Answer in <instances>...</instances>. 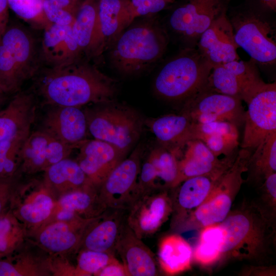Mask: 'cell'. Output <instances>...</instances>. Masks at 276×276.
I'll return each mask as SVG.
<instances>
[{
    "label": "cell",
    "mask_w": 276,
    "mask_h": 276,
    "mask_svg": "<svg viewBox=\"0 0 276 276\" xmlns=\"http://www.w3.org/2000/svg\"><path fill=\"white\" fill-rule=\"evenodd\" d=\"M33 92L50 106L81 107L114 101L117 82L93 65L81 62L39 70Z\"/></svg>",
    "instance_id": "obj_1"
},
{
    "label": "cell",
    "mask_w": 276,
    "mask_h": 276,
    "mask_svg": "<svg viewBox=\"0 0 276 276\" xmlns=\"http://www.w3.org/2000/svg\"><path fill=\"white\" fill-rule=\"evenodd\" d=\"M223 242L220 267L230 261L267 265L275 247V218L256 201H245L219 223Z\"/></svg>",
    "instance_id": "obj_2"
},
{
    "label": "cell",
    "mask_w": 276,
    "mask_h": 276,
    "mask_svg": "<svg viewBox=\"0 0 276 276\" xmlns=\"http://www.w3.org/2000/svg\"><path fill=\"white\" fill-rule=\"evenodd\" d=\"M168 42V33L158 22H139L124 31L112 44L110 61L123 74L138 73L163 56Z\"/></svg>",
    "instance_id": "obj_3"
},
{
    "label": "cell",
    "mask_w": 276,
    "mask_h": 276,
    "mask_svg": "<svg viewBox=\"0 0 276 276\" xmlns=\"http://www.w3.org/2000/svg\"><path fill=\"white\" fill-rule=\"evenodd\" d=\"M41 63L31 33L19 25H8L0 40V88L11 94L20 91L36 75Z\"/></svg>",
    "instance_id": "obj_4"
},
{
    "label": "cell",
    "mask_w": 276,
    "mask_h": 276,
    "mask_svg": "<svg viewBox=\"0 0 276 276\" xmlns=\"http://www.w3.org/2000/svg\"><path fill=\"white\" fill-rule=\"evenodd\" d=\"M212 68L196 48H185L162 66L154 91L164 99L183 102L205 85Z\"/></svg>",
    "instance_id": "obj_5"
},
{
    "label": "cell",
    "mask_w": 276,
    "mask_h": 276,
    "mask_svg": "<svg viewBox=\"0 0 276 276\" xmlns=\"http://www.w3.org/2000/svg\"><path fill=\"white\" fill-rule=\"evenodd\" d=\"M252 151L243 149L238 151L232 166L217 179L205 200L190 213L175 231L183 232L201 229L221 222L231 211L233 202L245 180Z\"/></svg>",
    "instance_id": "obj_6"
},
{
    "label": "cell",
    "mask_w": 276,
    "mask_h": 276,
    "mask_svg": "<svg viewBox=\"0 0 276 276\" xmlns=\"http://www.w3.org/2000/svg\"><path fill=\"white\" fill-rule=\"evenodd\" d=\"M95 105L84 110L88 132L127 156L141 135L142 118L133 108L114 101Z\"/></svg>",
    "instance_id": "obj_7"
},
{
    "label": "cell",
    "mask_w": 276,
    "mask_h": 276,
    "mask_svg": "<svg viewBox=\"0 0 276 276\" xmlns=\"http://www.w3.org/2000/svg\"><path fill=\"white\" fill-rule=\"evenodd\" d=\"M227 18L235 40L257 65L271 67L276 62V26L274 20L252 9L232 12Z\"/></svg>",
    "instance_id": "obj_8"
},
{
    "label": "cell",
    "mask_w": 276,
    "mask_h": 276,
    "mask_svg": "<svg viewBox=\"0 0 276 276\" xmlns=\"http://www.w3.org/2000/svg\"><path fill=\"white\" fill-rule=\"evenodd\" d=\"M226 13V0H187L172 11L168 24L185 48H196L201 35L215 20Z\"/></svg>",
    "instance_id": "obj_9"
},
{
    "label": "cell",
    "mask_w": 276,
    "mask_h": 276,
    "mask_svg": "<svg viewBox=\"0 0 276 276\" xmlns=\"http://www.w3.org/2000/svg\"><path fill=\"white\" fill-rule=\"evenodd\" d=\"M182 103L181 113L194 123L226 121L238 127L244 122L242 100L211 90L206 84Z\"/></svg>",
    "instance_id": "obj_10"
},
{
    "label": "cell",
    "mask_w": 276,
    "mask_h": 276,
    "mask_svg": "<svg viewBox=\"0 0 276 276\" xmlns=\"http://www.w3.org/2000/svg\"><path fill=\"white\" fill-rule=\"evenodd\" d=\"M53 195L44 179L24 185L16 182L9 209L24 224L27 234L35 233L49 221L55 205Z\"/></svg>",
    "instance_id": "obj_11"
},
{
    "label": "cell",
    "mask_w": 276,
    "mask_h": 276,
    "mask_svg": "<svg viewBox=\"0 0 276 276\" xmlns=\"http://www.w3.org/2000/svg\"><path fill=\"white\" fill-rule=\"evenodd\" d=\"M241 147L254 150L268 136L276 132V84L265 83L246 103Z\"/></svg>",
    "instance_id": "obj_12"
},
{
    "label": "cell",
    "mask_w": 276,
    "mask_h": 276,
    "mask_svg": "<svg viewBox=\"0 0 276 276\" xmlns=\"http://www.w3.org/2000/svg\"><path fill=\"white\" fill-rule=\"evenodd\" d=\"M141 154L140 148H136L112 170L99 188V196L107 208L127 211L136 198Z\"/></svg>",
    "instance_id": "obj_13"
},
{
    "label": "cell",
    "mask_w": 276,
    "mask_h": 276,
    "mask_svg": "<svg viewBox=\"0 0 276 276\" xmlns=\"http://www.w3.org/2000/svg\"><path fill=\"white\" fill-rule=\"evenodd\" d=\"M172 212L169 191L155 190L137 197L127 211L126 223L142 239L157 232Z\"/></svg>",
    "instance_id": "obj_14"
},
{
    "label": "cell",
    "mask_w": 276,
    "mask_h": 276,
    "mask_svg": "<svg viewBox=\"0 0 276 276\" xmlns=\"http://www.w3.org/2000/svg\"><path fill=\"white\" fill-rule=\"evenodd\" d=\"M225 171L190 177L170 189L173 208L170 223L172 229L175 231L205 200Z\"/></svg>",
    "instance_id": "obj_15"
},
{
    "label": "cell",
    "mask_w": 276,
    "mask_h": 276,
    "mask_svg": "<svg viewBox=\"0 0 276 276\" xmlns=\"http://www.w3.org/2000/svg\"><path fill=\"white\" fill-rule=\"evenodd\" d=\"M50 107L44 117L41 130L74 149L78 148L87 139L84 111L78 107Z\"/></svg>",
    "instance_id": "obj_16"
},
{
    "label": "cell",
    "mask_w": 276,
    "mask_h": 276,
    "mask_svg": "<svg viewBox=\"0 0 276 276\" xmlns=\"http://www.w3.org/2000/svg\"><path fill=\"white\" fill-rule=\"evenodd\" d=\"M73 149L41 130L30 133L22 149L21 170L29 174L44 171L68 157Z\"/></svg>",
    "instance_id": "obj_17"
},
{
    "label": "cell",
    "mask_w": 276,
    "mask_h": 276,
    "mask_svg": "<svg viewBox=\"0 0 276 276\" xmlns=\"http://www.w3.org/2000/svg\"><path fill=\"white\" fill-rule=\"evenodd\" d=\"M78 149L79 152L76 161L98 190L112 170L126 157L111 144L95 139H86Z\"/></svg>",
    "instance_id": "obj_18"
},
{
    "label": "cell",
    "mask_w": 276,
    "mask_h": 276,
    "mask_svg": "<svg viewBox=\"0 0 276 276\" xmlns=\"http://www.w3.org/2000/svg\"><path fill=\"white\" fill-rule=\"evenodd\" d=\"M196 48L213 66L239 60L237 52L239 47L227 14L212 23L201 35Z\"/></svg>",
    "instance_id": "obj_19"
},
{
    "label": "cell",
    "mask_w": 276,
    "mask_h": 276,
    "mask_svg": "<svg viewBox=\"0 0 276 276\" xmlns=\"http://www.w3.org/2000/svg\"><path fill=\"white\" fill-rule=\"evenodd\" d=\"M127 211L108 208L89 222L78 251L89 249L116 254V247L126 223Z\"/></svg>",
    "instance_id": "obj_20"
},
{
    "label": "cell",
    "mask_w": 276,
    "mask_h": 276,
    "mask_svg": "<svg viewBox=\"0 0 276 276\" xmlns=\"http://www.w3.org/2000/svg\"><path fill=\"white\" fill-rule=\"evenodd\" d=\"M32 91H19L0 111V142L31 133L37 108Z\"/></svg>",
    "instance_id": "obj_21"
},
{
    "label": "cell",
    "mask_w": 276,
    "mask_h": 276,
    "mask_svg": "<svg viewBox=\"0 0 276 276\" xmlns=\"http://www.w3.org/2000/svg\"><path fill=\"white\" fill-rule=\"evenodd\" d=\"M93 219L49 221L35 233L37 244L55 255L78 251L84 231Z\"/></svg>",
    "instance_id": "obj_22"
},
{
    "label": "cell",
    "mask_w": 276,
    "mask_h": 276,
    "mask_svg": "<svg viewBox=\"0 0 276 276\" xmlns=\"http://www.w3.org/2000/svg\"><path fill=\"white\" fill-rule=\"evenodd\" d=\"M43 31L39 53L41 62L47 67L68 65L80 60L82 53L72 26L51 24Z\"/></svg>",
    "instance_id": "obj_23"
},
{
    "label": "cell",
    "mask_w": 276,
    "mask_h": 276,
    "mask_svg": "<svg viewBox=\"0 0 276 276\" xmlns=\"http://www.w3.org/2000/svg\"><path fill=\"white\" fill-rule=\"evenodd\" d=\"M185 147L183 157L178 160V176L174 187L190 177L226 171L238 153L220 159L198 139L189 141Z\"/></svg>",
    "instance_id": "obj_24"
},
{
    "label": "cell",
    "mask_w": 276,
    "mask_h": 276,
    "mask_svg": "<svg viewBox=\"0 0 276 276\" xmlns=\"http://www.w3.org/2000/svg\"><path fill=\"white\" fill-rule=\"evenodd\" d=\"M138 238L127 223L118 241L116 252L120 257L127 276H156L158 266L152 251Z\"/></svg>",
    "instance_id": "obj_25"
},
{
    "label": "cell",
    "mask_w": 276,
    "mask_h": 276,
    "mask_svg": "<svg viewBox=\"0 0 276 276\" xmlns=\"http://www.w3.org/2000/svg\"><path fill=\"white\" fill-rule=\"evenodd\" d=\"M98 20L102 54L133 21L130 0H99Z\"/></svg>",
    "instance_id": "obj_26"
},
{
    "label": "cell",
    "mask_w": 276,
    "mask_h": 276,
    "mask_svg": "<svg viewBox=\"0 0 276 276\" xmlns=\"http://www.w3.org/2000/svg\"><path fill=\"white\" fill-rule=\"evenodd\" d=\"M147 124L160 146L177 155L180 149L193 140L194 123L181 113L150 120Z\"/></svg>",
    "instance_id": "obj_27"
},
{
    "label": "cell",
    "mask_w": 276,
    "mask_h": 276,
    "mask_svg": "<svg viewBox=\"0 0 276 276\" xmlns=\"http://www.w3.org/2000/svg\"><path fill=\"white\" fill-rule=\"evenodd\" d=\"M99 0H84L79 5L72 25L75 38L82 54L87 57L101 54L98 11Z\"/></svg>",
    "instance_id": "obj_28"
},
{
    "label": "cell",
    "mask_w": 276,
    "mask_h": 276,
    "mask_svg": "<svg viewBox=\"0 0 276 276\" xmlns=\"http://www.w3.org/2000/svg\"><path fill=\"white\" fill-rule=\"evenodd\" d=\"M44 172V181L53 195L59 197L93 185L76 160L68 157L52 165Z\"/></svg>",
    "instance_id": "obj_29"
},
{
    "label": "cell",
    "mask_w": 276,
    "mask_h": 276,
    "mask_svg": "<svg viewBox=\"0 0 276 276\" xmlns=\"http://www.w3.org/2000/svg\"><path fill=\"white\" fill-rule=\"evenodd\" d=\"M157 255L159 267L167 275H175L191 268L193 250L178 234L164 237L159 241Z\"/></svg>",
    "instance_id": "obj_30"
},
{
    "label": "cell",
    "mask_w": 276,
    "mask_h": 276,
    "mask_svg": "<svg viewBox=\"0 0 276 276\" xmlns=\"http://www.w3.org/2000/svg\"><path fill=\"white\" fill-rule=\"evenodd\" d=\"M54 209L69 210L85 219L96 218L108 209L93 185L66 193L59 198Z\"/></svg>",
    "instance_id": "obj_31"
},
{
    "label": "cell",
    "mask_w": 276,
    "mask_h": 276,
    "mask_svg": "<svg viewBox=\"0 0 276 276\" xmlns=\"http://www.w3.org/2000/svg\"><path fill=\"white\" fill-rule=\"evenodd\" d=\"M246 172V181L259 187L268 175L276 172V132L268 136L252 152Z\"/></svg>",
    "instance_id": "obj_32"
},
{
    "label": "cell",
    "mask_w": 276,
    "mask_h": 276,
    "mask_svg": "<svg viewBox=\"0 0 276 276\" xmlns=\"http://www.w3.org/2000/svg\"><path fill=\"white\" fill-rule=\"evenodd\" d=\"M206 86L211 90L238 98L246 103L255 94L223 64L213 66Z\"/></svg>",
    "instance_id": "obj_33"
},
{
    "label": "cell",
    "mask_w": 276,
    "mask_h": 276,
    "mask_svg": "<svg viewBox=\"0 0 276 276\" xmlns=\"http://www.w3.org/2000/svg\"><path fill=\"white\" fill-rule=\"evenodd\" d=\"M147 158L154 169L155 190H169L174 188L178 176V155L160 146L152 150Z\"/></svg>",
    "instance_id": "obj_34"
},
{
    "label": "cell",
    "mask_w": 276,
    "mask_h": 276,
    "mask_svg": "<svg viewBox=\"0 0 276 276\" xmlns=\"http://www.w3.org/2000/svg\"><path fill=\"white\" fill-rule=\"evenodd\" d=\"M223 239L219 223L201 228L198 243L193 251V259L203 266L213 265L220 260Z\"/></svg>",
    "instance_id": "obj_35"
},
{
    "label": "cell",
    "mask_w": 276,
    "mask_h": 276,
    "mask_svg": "<svg viewBox=\"0 0 276 276\" xmlns=\"http://www.w3.org/2000/svg\"><path fill=\"white\" fill-rule=\"evenodd\" d=\"M27 234L25 225L9 207L0 216V258L20 249Z\"/></svg>",
    "instance_id": "obj_36"
},
{
    "label": "cell",
    "mask_w": 276,
    "mask_h": 276,
    "mask_svg": "<svg viewBox=\"0 0 276 276\" xmlns=\"http://www.w3.org/2000/svg\"><path fill=\"white\" fill-rule=\"evenodd\" d=\"M14 254L0 258V276L42 275L49 273L50 263Z\"/></svg>",
    "instance_id": "obj_37"
},
{
    "label": "cell",
    "mask_w": 276,
    "mask_h": 276,
    "mask_svg": "<svg viewBox=\"0 0 276 276\" xmlns=\"http://www.w3.org/2000/svg\"><path fill=\"white\" fill-rule=\"evenodd\" d=\"M30 134L0 142L1 179L16 177L21 168L22 147Z\"/></svg>",
    "instance_id": "obj_38"
},
{
    "label": "cell",
    "mask_w": 276,
    "mask_h": 276,
    "mask_svg": "<svg viewBox=\"0 0 276 276\" xmlns=\"http://www.w3.org/2000/svg\"><path fill=\"white\" fill-rule=\"evenodd\" d=\"M238 127L225 122L214 133L204 137L202 141L216 156L229 157L236 154L239 145Z\"/></svg>",
    "instance_id": "obj_39"
},
{
    "label": "cell",
    "mask_w": 276,
    "mask_h": 276,
    "mask_svg": "<svg viewBox=\"0 0 276 276\" xmlns=\"http://www.w3.org/2000/svg\"><path fill=\"white\" fill-rule=\"evenodd\" d=\"M44 0H7L10 8L19 17L38 30H44L51 23L43 11Z\"/></svg>",
    "instance_id": "obj_40"
},
{
    "label": "cell",
    "mask_w": 276,
    "mask_h": 276,
    "mask_svg": "<svg viewBox=\"0 0 276 276\" xmlns=\"http://www.w3.org/2000/svg\"><path fill=\"white\" fill-rule=\"evenodd\" d=\"M79 6L78 0H44L43 5L48 20L62 26L73 25Z\"/></svg>",
    "instance_id": "obj_41"
},
{
    "label": "cell",
    "mask_w": 276,
    "mask_h": 276,
    "mask_svg": "<svg viewBox=\"0 0 276 276\" xmlns=\"http://www.w3.org/2000/svg\"><path fill=\"white\" fill-rule=\"evenodd\" d=\"M115 258V254L110 252L80 250L75 268L76 275H95Z\"/></svg>",
    "instance_id": "obj_42"
},
{
    "label": "cell",
    "mask_w": 276,
    "mask_h": 276,
    "mask_svg": "<svg viewBox=\"0 0 276 276\" xmlns=\"http://www.w3.org/2000/svg\"><path fill=\"white\" fill-rule=\"evenodd\" d=\"M260 200L256 201L272 217L276 213V172L268 175L259 186Z\"/></svg>",
    "instance_id": "obj_43"
},
{
    "label": "cell",
    "mask_w": 276,
    "mask_h": 276,
    "mask_svg": "<svg viewBox=\"0 0 276 276\" xmlns=\"http://www.w3.org/2000/svg\"><path fill=\"white\" fill-rule=\"evenodd\" d=\"M133 7L132 17L155 13L164 9L174 0H130Z\"/></svg>",
    "instance_id": "obj_44"
},
{
    "label": "cell",
    "mask_w": 276,
    "mask_h": 276,
    "mask_svg": "<svg viewBox=\"0 0 276 276\" xmlns=\"http://www.w3.org/2000/svg\"><path fill=\"white\" fill-rule=\"evenodd\" d=\"M16 183V177L10 179L0 178V216L9 207L11 196Z\"/></svg>",
    "instance_id": "obj_45"
},
{
    "label": "cell",
    "mask_w": 276,
    "mask_h": 276,
    "mask_svg": "<svg viewBox=\"0 0 276 276\" xmlns=\"http://www.w3.org/2000/svg\"><path fill=\"white\" fill-rule=\"evenodd\" d=\"M241 276H275V265L249 264L242 268L238 272Z\"/></svg>",
    "instance_id": "obj_46"
},
{
    "label": "cell",
    "mask_w": 276,
    "mask_h": 276,
    "mask_svg": "<svg viewBox=\"0 0 276 276\" xmlns=\"http://www.w3.org/2000/svg\"><path fill=\"white\" fill-rule=\"evenodd\" d=\"M98 276H127L125 268L122 264L115 258L95 274Z\"/></svg>",
    "instance_id": "obj_47"
},
{
    "label": "cell",
    "mask_w": 276,
    "mask_h": 276,
    "mask_svg": "<svg viewBox=\"0 0 276 276\" xmlns=\"http://www.w3.org/2000/svg\"><path fill=\"white\" fill-rule=\"evenodd\" d=\"M8 8L7 0H0V40L8 26Z\"/></svg>",
    "instance_id": "obj_48"
},
{
    "label": "cell",
    "mask_w": 276,
    "mask_h": 276,
    "mask_svg": "<svg viewBox=\"0 0 276 276\" xmlns=\"http://www.w3.org/2000/svg\"><path fill=\"white\" fill-rule=\"evenodd\" d=\"M260 1L269 10L275 11L276 0H260Z\"/></svg>",
    "instance_id": "obj_49"
},
{
    "label": "cell",
    "mask_w": 276,
    "mask_h": 276,
    "mask_svg": "<svg viewBox=\"0 0 276 276\" xmlns=\"http://www.w3.org/2000/svg\"><path fill=\"white\" fill-rule=\"evenodd\" d=\"M7 100V94L0 91V111L6 105Z\"/></svg>",
    "instance_id": "obj_50"
},
{
    "label": "cell",
    "mask_w": 276,
    "mask_h": 276,
    "mask_svg": "<svg viewBox=\"0 0 276 276\" xmlns=\"http://www.w3.org/2000/svg\"><path fill=\"white\" fill-rule=\"evenodd\" d=\"M0 91H2L1 90H0ZM3 92V91H2Z\"/></svg>",
    "instance_id": "obj_51"
}]
</instances>
